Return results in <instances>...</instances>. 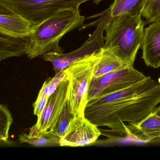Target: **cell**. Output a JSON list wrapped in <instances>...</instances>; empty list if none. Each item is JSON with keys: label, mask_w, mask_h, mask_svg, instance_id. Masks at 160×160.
I'll return each mask as SVG.
<instances>
[{"label": "cell", "mask_w": 160, "mask_h": 160, "mask_svg": "<svg viewBox=\"0 0 160 160\" xmlns=\"http://www.w3.org/2000/svg\"><path fill=\"white\" fill-rule=\"evenodd\" d=\"M160 103V80L150 77L124 89L89 101L84 116L97 127L123 134L124 124L137 123Z\"/></svg>", "instance_id": "cell-1"}, {"label": "cell", "mask_w": 160, "mask_h": 160, "mask_svg": "<svg viewBox=\"0 0 160 160\" xmlns=\"http://www.w3.org/2000/svg\"><path fill=\"white\" fill-rule=\"evenodd\" d=\"M85 20L79 9H65L35 26L34 32L28 37V57L32 59L48 52L63 53L59 46L61 39L82 26Z\"/></svg>", "instance_id": "cell-2"}, {"label": "cell", "mask_w": 160, "mask_h": 160, "mask_svg": "<svg viewBox=\"0 0 160 160\" xmlns=\"http://www.w3.org/2000/svg\"><path fill=\"white\" fill-rule=\"evenodd\" d=\"M141 16L123 14L109 17L105 29L104 46L117 48L119 56L133 66L145 31V23Z\"/></svg>", "instance_id": "cell-3"}, {"label": "cell", "mask_w": 160, "mask_h": 160, "mask_svg": "<svg viewBox=\"0 0 160 160\" xmlns=\"http://www.w3.org/2000/svg\"><path fill=\"white\" fill-rule=\"evenodd\" d=\"M99 50L73 62L64 70L69 80L68 101L74 116L84 115L89 88L99 59Z\"/></svg>", "instance_id": "cell-4"}, {"label": "cell", "mask_w": 160, "mask_h": 160, "mask_svg": "<svg viewBox=\"0 0 160 160\" xmlns=\"http://www.w3.org/2000/svg\"><path fill=\"white\" fill-rule=\"evenodd\" d=\"M36 26L65 9H79L90 0H0Z\"/></svg>", "instance_id": "cell-5"}, {"label": "cell", "mask_w": 160, "mask_h": 160, "mask_svg": "<svg viewBox=\"0 0 160 160\" xmlns=\"http://www.w3.org/2000/svg\"><path fill=\"white\" fill-rule=\"evenodd\" d=\"M146 77L134 66H130L99 77H93L89 88L88 102L93 98L122 90L143 80Z\"/></svg>", "instance_id": "cell-6"}, {"label": "cell", "mask_w": 160, "mask_h": 160, "mask_svg": "<svg viewBox=\"0 0 160 160\" xmlns=\"http://www.w3.org/2000/svg\"><path fill=\"white\" fill-rule=\"evenodd\" d=\"M109 16L108 12L99 21L94 32L78 49L69 53L48 52L43 56L44 59L51 62L56 73L64 70L73 62L79 60L104 46L103 32Z\"/></svg>", "instance_id": "cell-7"}, {"label": "cell", "mask_w": 160, "mask_h": 160, "mask_svg": "<svg viewBox=\"0 0 160 160\" xmlns=\"http://www.w3.org/2000/svg\"><path fill=\"white\" fill-rule=\"evenodd\" d=\"M69 80L66 77L55 92L50 95L40 118L33 127L42 132L53 133L68 101Z\"/></svg>", "instance_id": "cell-8"}, {"label": "cell", "mask_w": 160, "mask_h": 160, "mask_svg": "<svg viewBox=\"0 0 160 160\" xmlns=\"http://www.w3.org/2000/svg\"><path fill=\"white\" fill-rule=\"evenodd\" d=\"M102 134L96 125L84 115L74 116L64 135L61 138V147H83L94 143Z\"/></svg>", "instance_id": "cell-9"}, {"label": "cell", "mask_w": 160, "mask_h": 160, "mask_svg": "<svg viewBox=\"0 0 160 160\" xmlns=\"http://www.w3.org/2000/svg\"><path fill=\"white\" fill-rule=\"evenodd\" d=\"M35 27L28 20L0 1V33L17 38L29 37Z\"/></svg>", "instance_id": "cell-10"}, {"label": "cell", "mask_w": 160, "mask_h": 160, "mask_svg": "<svg viewBox=\"0 0 160 160\" xmlns=\"http://www.w3.org/2000/svg\"><path fill=\"white\" fill-rule=\"evenodd\" d=\"M141 48L142 58L148 67H160V20L145 28Z\"/></svg>", "instance_id": "cell-11"}, {"label": "cell", "mask_w": 160, "mask_h": 160, "mask_svg": "<svg viewBox=\"0 0 160 160\" xmlns=\"http://www.w3.org/2000/svg\"><path fill=\"white\" fill-rule=\"evenodd\" d=\"M123 133L143 142L160 138V116L152 111L138 123L124 124Z\"/></svg>", "instance_id": "cell-12"}, {"label": "cell", "mask_w": 160, "mask_h": 160, "mask_svg": "<svg viewBox=\"0 0 160 160\" xmlns=\"http://www.w3.org/2000/svg\"><path fill=\"white\" fill-rule=\"evenodd\" d=\"M130 66H134L119 56L117 48L103 46L99 50V59L93 77H99Z\"/></svg>", "instance_id": "cell-13"}, {"label": "cell", "mask_w": 160, "mask_h": 160, "mask_svg": "<svg viewBox=\"0 0 160 160\" xmlns=\"http://www.w3.org/2000/svg\"><path fill=\"white\" fill-rule=\"evenodd\" d=\"M28 37L17 38L0 33V61L27 55Z\"/></svg>", "instance_id": "cell-14"}, {"label": "cell", "mask_w": 160, "mask_h": 160, "mask_svg": "<svg viewBox=\"0 0 160 160\" xmlns=\"http://www.w3.org/2000/svg\"><path fill=\"white\" fill-rule=\"evenodd\" d=\"M61 138L53 133L39 131L32 126L28 133L19 135L20 143H27L35 147H49L60 146Z\"/></svg>", "instance_id": "cell-15"}, {"label": "cell", "mask_w": 160, "mask_h": 160, "mask_svg": "<svg viewBox=\"0 0 160 160\" xmlns=\"http://www.w3.org/2000/svg\"><path fill=\"white\" fill-rule=\"evenodd\" d=\"M148 0H114L108 10L110 18L123 14L141 15Z\"/></svg>", "instance_id": "cell-16"}, {"label": "cell", "mask_w": 160, "mask_h": 160, "mask_svg": "<svg viewBox=\"0 0 160 160\" xmlns=\"http://www.w3.org/2000/svg\"><path fill=\"white\" fill-rule=\"evenodd\" d=\"M12 122L11 112L6 106L2 104L0 105V140L1 142H8L9 130Z\"/></svg>", "instance_id": "cell-17"}, {"label": "cell", "mask_w": 160, "mask_h": 160, "mask_svg": "<svg viewBox=\"0 0 160 160\" xmlns=\"http://www.w3.org/2000/svg\"><path fill=\"white\" fill-rule=\"evenodd\" d=\"M74 117L71 111L69 101H67L60 116L56 124L53 133L62 138L65 134L69 126V123L72 119Z\"/></svg>", "instance_id": "cell-18"}, {"label": "cell", "mask_w": 160, "mask_h": 160, "mask_svg": "<svg viewBox=\"0 0 160 160\" xmlns=\"http://www.w3.org/2000/svg\"><path fill=\"white\" fill-rule=\"evenodd\" d=\"M160 16V0H148L142 14L146 19L145 23L156 21Z\"/></svg>", "instance_id": "cell-19"}, {"label": "cell", "mask_w": 160, "mask_h": 160, "mask_svg": "<svg viewBox=\"0 0 160 160\" xmlns=\"http://www.w3.org/2000/svg\"><path fill=\"white\" fill-rule=\"evenodd\" d=\"M67 76V74L64 70L56 73V75L52 78H48L43 84L41 91L44 92L45 94L50 97L56 92L61 82Z\"/></svg>", "instance_id": "cell-20"}, {"label": "cell", "mask_w": 160, "mask_h": 160, "mask_svg": "<svg viewBox=\"0 0 160 160\" xmlns=\"http://www.w3.org/2000/svg\"><path fill=\"white\" fill-rule=\"evenodd\" d=\"M49 96L45 94L44 92L40 91L38 97L35 102L33 103V113L37 116V118H40L43 111L44 109L48 102Z\"/></svg>", "instance_id": "cell-21"}, {"label": "cell", "mask_w": 160, "mask_h": 160, "mask_svg": "<svg viewBox=\"0 0 160 160\" xmlns=\"http://www.w3.org/2000/svg\"><path fill=\"white\" fill-rule=\"evenodd\" d=\"M153 112L156 113L158 116H160V105L157 106L155 108V109L153 110Z\"/></svg>", "instance_id": "cell-22"}, {"label": "cell", "mask_w": 160, "mask_h": 160, "mask_svg": "<svg viewBox=\"0 0 160 160\" xmlns=\"http://www.w3.org/2000/svg\"><path fill=\"white\" fill-rule=\"evenodd\" d=\"M93 1L95 4H98V3H100L101 2L103 1H104V0H93Z\"/></svg>", "instance_id": "cell-23"}, {"label": "cell", "mask_w": 160, "mask_h": 160, "mask_svg": "<svg viewBox=\"0 0 160 160\" xmlns=\"http://www.w3.org/2000/svg\"><path fill=\"white\" fill-rule=\"evenodd\" d=\"M160 20V16L159 17V18H158V19H157V20Z\"/></svg>", "instance_id": "cell-24"}]
</instances>
